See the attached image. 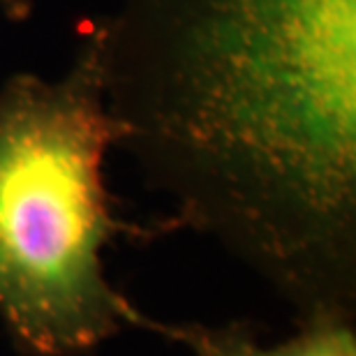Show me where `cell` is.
<instances>
[{"label":"cell","instance_id":"cell-1","mask_svg":"<svg viewBox=\"0 0 356 356\" xmlns=\"http://www.w3.org/2000/svg\"><path fill=\"white\" fill-rule=\"evenodd\" d=\"M111 113L178 229L294 305L356 315V0H118Z\"/></svg>","mask_w":356,"mask_h":356},{"label":"cell","instance_id":"cell-2","mask_svg":"<svg viewBox=\"0 0 356 356\" xmlns=\"http://www.w3.org/2000/svg\"><path fill=\"white\" fill-rule=\"evenodd\" d=\"M123 141L99 19L83 21L60 79L17 72L0 86V319L21 354L81 356L132 326L137 308L106 282L102 250L178 225L116 216L104 158Z\"/></svg>","mask_w":356,"mask_h":356},{"label":"cell","instance_id":"cell-3","mask_svg":"<svg viewBox=\"0 0 356 356\" xmlns=\"http://www.w3.org/2000/svg\"><path fill=\"white\" fill-rule=\"evenodd\" d=\"M132 326L174 340L192 356H356V329L350 317H315L298 324V336L264 347L248 324H162L134 312Z\"/></svg>","mask_w":356,"mask_h":356},{"label":"cell","instance_id":"cell-4","mask_svg":"<svg viewBox=\"0 0 356 356\" xmlns=\"http://www.w3.org/2000/svg\"><path fill=\"white\" fill-rule=\"evenodd\" d=\"M0 14L7 21H28L33 14V0H0Z\"/></svg>","mask_w":356,"mask_h":356}]
</instances>
